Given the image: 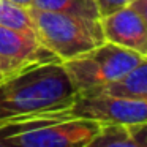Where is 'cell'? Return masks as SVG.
I'll return each instance as SVG.
<instances>
[{
  "label": "cell",
  "instance_id": "12",
  "mask_svg": "<svg viewBox=\"0 0 147 147\" xmlns=\"http://www.w3.org/2000/svg\"><path fill=\"white\" fill-rule=\"evenodd\" d=\"M33 67H35V65H33ZM26 68H30V67L21 63V62L13 60V59L0 55V82L8 79V78H11V76H14V74H18L19 71L26 70Z\"/></svg>",
  "mask_w": 147,
  "mask_h": 147
},
{
  "label": "cell",
  "instance_id": "17",
  "mask_svg": "<svg viewBox=\"0 0 147 147\" xmlns=\"http://www.w3.org/2000/svg\"><path fill=\"white\" fill-rule=\"evenodd\" d=\"M0 147H7V146H5V144L2 142V141H0Z\"/></svg>",
  "mask_w": 147,
  "mask_h": 147
},
{
  "label": "cell",
  "instance_id": "13",
  "mask_svg": "<svg viewBox=\"0 0 147 147\" xmlns=\"http://www.w3.org/2000/svg\"><path fill=\"white\" fill-rule=\"evenodd\" d=\"M93 2H95V5L101 16H106V14L112 13V11H115L119 8L130 3V0H93Z\"/></svg>",
  "mask_w": 147,
  "mask_h": 147
},
{
  "label": "cell",
  "instance_id": "16",
  "mask_svg": "<svg viewBox=\"0 0 147 147\" xmlns=\"http://www.w3.org/2000/svg\"><path fill=\"white\" fill-rule=\"evenodd\" d=\"M11 2H14V3L21 5V7H24V8H30L33 0H11Z\"/></svg>",
  "mask_w": 147,
  "mask_h": 147
},
{
  "label": "cell",
  "instance_id": "4",
  "mask_svg": "<svg viewBox=\"0 0 147 147\" xmlns=\"http://www.w3.org/2000/svg\"><path fill=\"white\" fill-rule=\"evenodd\" d=\"M101 123L82 117H63L59 120L14 131L0 141L7 147H86Z\"/></svg>",
  "mask_w": 147,
  "mask_h": 147
},
{
  "label": "cell",
  "instance_id": "8",
  "mask_svg": "<svg viewBox=\"0 0 147 147\" xmlns=\"http://www.w3.org/2000/svg\"><path fill=\"white\" fill-rule=\"evenodd\" d=\"M95 92L131 96V98H139L147 101V57H144L130 73L125 74L117 82H112Z\"/></svg>",
  "mask_w": 147,
  "mask_h": 147
},
{
  "label": "cell",
  "instance_id": "1",
  "mask_svg": "<svg viewBox=\"0 0 147 147\" xmlns=\"http://www.w3.org/2000/svg\"><path fill=\"white\" fill-rule=\"evenodd\" d=\"M74 100L62 62L35 65L0 82V119L70 111Z\"/></svg>",
  "mask_w": 147,
  "mask_h": 147
},
{
  "label": "cell",
  "instance_id": "9",
  "mask_svg": "<svg viewBox=\"0 0 147 147\" xmlns=\"http://www.w3.org/2000/svg\"><path fill=\"white\" fill-rule=\"evenodd\" d=\"M30 8L73 14L90 21L101 19V14L93 0H33Z\"/></svg>",
  "mask_w": 147,
  "mask_h": 147
},
{
  "label": "cell",
  "instance_id": "3",
  "mask_svg": "<svg viewBox=\"0 0 147 147\" xmlns=\"http://www.w3.org/2000/svg\"><path fill=\"white\" fill-rule=\"evenodd\" d=\"M144 55L103 41L90 51L62 62L76 95L90 93L117 82L128 74Z\"/></svg>",
  "mask_w": 147,
  "mask_h": 147
},
{
  "label": "cell",
  "instance_id": "15",
  "mask_svg": "<svg viewBox=\"0 0 147 147\" xmlns=\"http://www.w3.org/2000/svg\"><path fill=\"white\" fill-rule=\"evenodd\" d=\"M128 5H130V7L142 18L144 22L147 24V0H130Z\"/></svg>",
  "mask_w": 147,
  "mask_h": 147
},
{
  "label": "cell",
  "instance_id": "6",
  "mask_svg": "<svg viewBox=\"0 0 147 147\" xmlns=\"http://www.w3.org/2000/svg\"><path fill=\"white\" fill-rule=\"evenodd\" d=\"M100 24L105 41L147 57V24L130 5L101 16Z\"/></svg>",
  "mask_w": 147,
  "mask_h": 147
},
{
  "label": "cell",
  "instance_id": "11",
  "mask_svg": "<svg viewBox=\"0 0 147 147\" xmlns=\"http://www.w3.org/2000/svg\"><path fill=\"white\" fill-rule=\"evenodd\" d=\"M0 26L35 35V27L29 8L21 7L11 0H0Z\"/></svg>",
  "mask_w": 147,
  "mask_h": 147
},
{
  "label": "cell",
  "instance_id": "10",
  "mask_svg": "<svg viewBox=\"0 0 147 147\" xmlns=\"http://www.w3.org/2000/svg\"><path fill=\"white\" fill-rule=\"evenodd\" d=\"M86 147H139L128 127L119 123H105Z\"/></svg>",
  "mask_w": 147,
  "mask_h": 147
},
{
  "label": "cell",
  "instance_id": "5",
  "mask_svg": "<svg viewBox=\"0 0 147 147\" xmlns=\"http://www.w3.org/2000/svg\"><path fill=\"white\" fill-rule=\"evenodd\" d=\"M70 115L96 120L101 125L119 123L131 127L147 122V101L105 92H90L76 95Z\"/></svg>",
  "mask_w": 147,
  "mask_h": 147
},
{
  "label": "cell",
  "instance_id": "7",
  "mask_svg": "<svg viewBox=\"0 0 147 147\" xmlns=\"http://www.w3.org/2000/svg\"><path fill=\"white\" fill-rule=\"evenodd\" d=\"M0 55L13 59L24 65H41L48 62H60L49 49L38 41L35 35L0 26Z\"/></svg>",
  "mask_w": 147,
  "mask_h": 147
},
{
  "label": "cell",
  "instance_id": "14",
  "mask_svg": "<svg viewBox=\"0 0 147 147\" xmlns=\"http://www.w3.org/2000/svg\"><path fill=\"white\" fill-rule=\"evenodd\" d=\"M131 136L134 138L139 147H147V122L144 123H138V125H131L128 127Z\"/></svg>",
  "mask_w": 147,
  "mask_h": 147
},
{
  "label": "cell",
  "instance_id": "2",
  "mask_svg": "<svg viewBox=\"0 0 147 147\" xmlns=\"http://www.w3.org/2000/svg\"><path fill=\"white\" fill-rule=\"evenodd\" d=\"M35 35L60 62H67L105 41L100 21L29 8Z\"/></svg>",
  "mask_w": 147,
  "mask_h": 147
}]
</instances>
